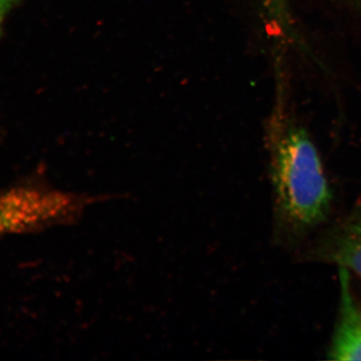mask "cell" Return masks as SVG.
I'll use <instances>...</instances> for the list:
<instances>
[{
    "label": "cell",
    "instance_id": "cell-1",
    "mask_svg": "<svg viewBox=\"0 0 361 361\" xmlns=\"http://www.w3.org/2000/svg\"><path fill=\"white\" fill-rule=\"evenodd\" d=\"M271 180L282 217L296 229L326 219L332 193L317 149L303 130L289 128L271 146Z\"/></svg>",
    "mask_w": 361,
    "mask_h": 361
},
{
    "label": "cell",
    "instance_id": "cell-2",
    "mask_svg": "<svg viewBox=\"0 0 361 361\" xmlns=\"http://www.w3.org/2000/svg\"><path fill=\"white\" fill-rule=\"evenodd\" d=\"M90 203L87 195L39 187L11 190L0 194V236L73 222Z\"/></svg>",
    "mask_w": 361,
    "mask_h": 361
},
{
    "label": "cell",
    "instance_id": "cell-3",
    "mask_svg": "<svg viewBox=\"0 0 361 361\" xmlns=\"http://www.w3.org/2000/svg\"><path fill=\"white\" fill-rule=\"evenodd\" d=\"M341 306L329 360H361V312L350 291L348 270L339 267Z\"/></svg>",
    "mask_w": 361,
    "mask_h": 361
},
{
    "label": "cell",
    "instance_id": "cell-4",
    "mask_svg": "<svg viewBox=\"0 0 361 361\" xmlns=\"http://www.w3.org/2000/svg\"><path fill=\"white\" fill-rule=\"evenodd\" d=\"M330 257L339 267L361 276V208L338 228L330 246Z\"/></svg>",
    "mask_w": 361,
    "mask_h": 361
},
{
    "label": "cell",
    "instance_id": "cell-5",
    "mask_svg": "<svg viewBox=\"0 0 361 361\" xmlns=\"http://www.w3.org/2000/svg\"><path fill=\"white\" fill-rule=\"evenodd\" d=\"M2 1H4V0H0V4H1Z\"/></svg>",
    "mask_w": 361,
    "mask_h": 361
}]
</instances>
